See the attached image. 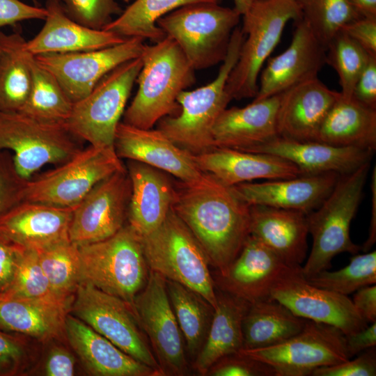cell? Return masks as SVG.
I'll return each instance as SVG.
<instances>
[{
  "mask_svg": "<svg viewBox=\"0 0 376 376\" xmlns=\"http://www.w3.org/2000/svg\"><path fill=\"white\" fill-rule=\"evenodd\" d=\"M171 208L223 275L250 235V205L208 174L201 182L175 185Z\"/></svg>",
  "mask_w": 376,
  "mask_h": 376,
  "instance_id": "1",
  "label": "cell"
},
{
  "mask_svg": "<svg viewBox=\"0 0 376 376\" xmlns=\"http://www.w3.org/2000/svg\"><path fill=\"white\" fill-rule=\"evenodd\" d=\"M138 90L123 113V123L152 129L162 118L174 116L180 107L178 95L196 81L195 70L171 37L145 45Z\"/></svg>",
  "mask_w": 376,
  "mask_h": 376,
  "instance_id": "2",
  "label": "cell"
},
{
  "mask_svg": "<svg viewBox=\"0 0 376 376\" xmlns=\"http://www.w3.org/2000/svg\"><path fill=\"white\" fill-rule=\"evenodd\" d=\"M244 37L237 26L231 35L226 56L214 79L194 90L180 93L177 99L180 112L165 116L157 123V130L191 155L214 148L213 127L231 101L226 92V84L238 59Z\"/></svg>",
  "mask_w": 376,
  "mask_h": 376,
  "instance_id": "3",
  "label": "cell"
},
{
  "mask_svg": "<svg viewBox=\"0 0 376 376\" xmlns=\"http://www.w3.org/2000/svg\"><path fill=\"white\" fill-rule=\"evenodd\" d=\"M370 162L351 173L340 175L337 182L321 205L307 214L308 233L313 246L301 271L306 278L331 267L338 254L358 253L361 247L350 235L367 179Z\"/></svg>",
  "mask_w": 376,
  "mask_h": 376,
  "instance_id": "4",
  "label": "cell"
},
{
  "mask_svg": "<svg viewBox=\"0 0 376 376\" xmlns=\"http://www.w3.org/2000/svg\"><path fill=\"white\" fill-rule=\"evenodd\" d=\"M141 240L149 270L194 291L215 310L217 296L208 259L172 208L162 224Z\"/></svg>",
  "mask_w": 376,
  "mask_h": 376,
  "instance_id": "5",
  "label": "cell"
},
{
  "mask_svg": "<svg viewBox=\"0 0 376 376\" xmlns=\"http://www.w3.org/2000/svg\"><path fill=\"white\" fill-rule=\"evenodd\" d=\"M78 248L80 283L116 296L134 310L149 274L141 236L127 224L106 240Z\"/></svg>",
  "mask_w": 376,
  "mask_h": 376,
  "instance_id": "6",
  "label": "cell"
},
{
  "mask_svg": "<svg viewBox=\"0 0 376 376\" xmlns=\"http://www.w3.org/2000/svg\"><path fill=\"white\" fill-rule=\"evenodd\" d=\"M300 19L296 0H253L242 15L244 40L226 84L230 99L255 97L262 67L290 20Z\"/></svg>",
  "mask_w": 376,
  "mask_h": 376,
  "instance_id": "7",
  "label": "cell"
},
{
  "mask_svg": "<svg viewBox=\"0 0 376 376\" xmlns=\"http://www.w3.org/2000/svg\"><path fill=\"white\" fill-rule=\"evenodd\" d=\"M241 14L219 3L200 2L180 7L159 18L157 25L178 45L195 70L225 59Z\"/></svg>",
  "mask_w": 376,
  "mask_h": 376,
  "instance_id": "8",
  "label": "cell"
},
{
  "mask_svg": "<svg viewBox=\"0 0 376 376\" xmlns=\"http://www.w3.org/2000/svg\"><path fill=\"white\" fill-rule=\"evenodd\" d=\"M64 123L40 120L20 111H0V151L13 152L17 176L28 180L46 164H61L81 148Z\"/></svg>",
  "mask_w": 376,
  "mask_h": 376,
  "instance_id": "9",
  "label": "cell"
},
{
  "mask_svg": "<svg viewBox=\"0 0 376 376\" xmlns=\"http://www.w3.org/2000/svg\"><path fill=\"white\" fill-rule=\"evenodd\" d=\"M125 169L114 148L90 145L54 169L24 180L20 202L74 209L97 183Z\"/></svg>",
  "mask_w": 376,
  "mask_h": 376,
  "instance_id": "10",
  "label": "cell"
},
{
  "mask_svg": "<svg viewBox=\"0 0 376 376\" xmlns=\"http://www.w3.org/2000/svg\"><path fill=\"white\" fill-rule=\"evenodd\" d=\"M142 65L141 56L107 74L87 95L73 104L65 122L67 128L93 146L114 148L118 125Z\"/></svg>",
  "mask_w": 376,
  "mask_h": 376,
  "instance_id": "11",
  "label": "cell"
},
{
  "mask_svg": "<svg viewBox=\"0 0 376 376\" xmlns=\"http://www.w3.org/2000/svg\"><path fill=\"white\" fill-rule=\"evenodd\" d=\"M70 313L130 357L164 375L134 308L123 299L81 282Z\"/></svg>",
  "mask_w": 376,
  "mask_h": 376,
  "instance_id": "12",
  "label": "cell"
},
{
  "mask_svg": "<svg viewBox=\"0 0 376 376\" xmlns=\"http://www.w3.org/2000/svg\"><path fill=\"white\" fill-rule=\"evenodd\" d=\"M239 352L269 364L275 376L311 375L318 368L351 359L341 330L308 320L300 332L281 343Z\"/></svg>",
  "mask_w": 376,
  "mask_h": 376,
  "instance_id": "13",
  "label": "cell"
},
{
  "mask_svg": "<svg viewBox=\"0 0 376 376\" xmlns=\"http://www.w3.org/2000/svg\"><path fill=\"white\" fill-rule=\"evenodd\" d=\"M134 310L163 375H186L188 363L185 340L164 278L149 270L147 282L135 298Z\"/></svg>",
  "mask_w": 376,
  "mask_h": 376,
  "instance_id": "14",
  "label": "cell"
},
{
  "mask_svg": "<svg viewBox=\"0 0 376 376\" xmlns=\"http://www.w3.org/2000/svg\"><path fill=\"white\" fill-rule=\"evenodd\" d=\"M270 296L298 317L334 326L345 335L368 326L347 296L311 284L301 266L289 267L274 283Z\"/></svg>",
  "mask_w": 376,
  "mask_h": 376,
  "instance_id": "15",
  "label": "cell"
},
{
  "mask_svg": "<svg viewBox=\"0 0 376 376\" xmlns=\"http://www.w3.org/2000/svg\"><path fill=\"white\" fill-rule=\"evenodd\" d=\"M131 182L126 168L97 183L73 209L69 240L79 246L106 240L127 219Z\"/></svg>",
  "mask_w": 376,
  "mask_h": 376,
  "instance_id": "16",
  "label": "cell"
},
{
  "mask_svg": "<svg viewBox=\"0 0 376 376\" xmlns=\"http://www.w3.org/2000/svg\"><path fill=\"white\" fill-rule=\"evenodd\" d=\"M144 40L129 38L105 48L65 54L34 56L58 80L73 103L87 95L109 72L141 56Z\"/></svg>",
  "mask_w": 376,
  "mask_h": 376,
  "instance_id": "17",
  "label": "cell"
},
{
  "mask_svg": "<svg viewBox=\"0 0 376 376\" xmlns=\"http://www.w3.org/2000/svg\"><path fill=\"white\" fill-rule=\"evenodd\" d=\"M113 147L120 159L148 164L185 184L201 182L208 175L198 167L191 153L178 146L157 129H142L120 122Z\"/></svg>",
  "mask_w": 376,
  "mask_h": 376,
  "instance_id": "18",
  "label": "cell"
},
{
  "mask_svg": "<svg viewBox=\"0 0 376 376\" xmlns=\"http://www.w3.org/2000/svg\"><path fill=\"white\" fill-rule=\"evenodd\" d=\"M295 22L292 38L288 48L270 58L259 75V84L253 100H260L318 77L326 62V48L318 40L301 19Z\"/></svg>",
  "mask_w": 376,
  "mask_h": 376,
  "instance_id": "19",
  "label": "cell"
},
{
  "mask_svg": "<svg viewBox=\"0 0 376 376\" xmlns=\"http://www.w3.org/2000/svg\"><path fill=\"white\" fill-rule=\"evenodd\" d=\"M73 208L21 201L0 215V234L27 249L70 241Z\"/></svg>",
  "mask_w": 376,
  "mask_h": 376,
  "instance_id": "20",
  "label": "cell"
},
{
  "mask_svg": "<svg viewBox=\"0 0 376 376\" xmlns=\"http://www.w3.org/2000/svg\"><path fill=\"white\" fill-rule=\"evenodd\" d=\"M340 95L318 77L281 93L277 113L279 136L298 141H317L326 116Z\"/></svg>",
  "mask_w": 376,
  "mask_h": 376,
  "instance_id": "21",
  "label": "cell"
},
{
  "mask_svg": "<svg viewBox=\"0 0 376 376\" xmlns=\"http://www.w3.org/2000/svg\"><path fill=\"white\" fill-rule=\"evenodd\" d=\"M339 175L334 172L301 175L260 183L246 182L231 188L249 205H265L308 214L328 196Z\"/></svg>",
  "mask_w": 376,
  "mask_h": 376,
  "instance_id": "22",
  "label": "cell"
},
{
  "mask_svg": "<svg viewBox=\"0 0 376 376\" xmlns=\"http://www.w3.org/2000/svg\"><path fill=\"white\" fill-rule=\"evenodd\" d=\"M288 267L250 235L226 272L217 274L216 283L221 291L251 304L271 298L272 287Z\"/></svg>",
  "mask_w": 376,
  "mask_h": 376,
  "instance_id": "23",
  "label": "cell"
},
{
  "mask_svg": "<svg viewBox=\"0 0 376 376\" xmlns=\"http://www.w3.org/2000/svg\"><path fill=\"white\" fill-rule=\"evenodd\" d=\"M281 93L253 100L244 107L225 109L212 130L214 148L249 152L278 135L277 113Z\"/></svg>",
  "mask_w": 376,
  "mask_h": 376,
  "instance_id": "24",
  "label": "cell"
},
{
  "mask_svg": "<svg viewBox=\"0 0 376 376\" xmlns=\"http://www.w3.org/2000/svg\"><path fill=\"white\" fill-rule=\"evenodd\" d=\"M249 152L274 155L295 164L301 175L334 172L339 175L356 170L370 161L375 150L357 147H343L318 141H298L281 136Z\"/></svg>",
  "mask_w": 376,
  "mask_h": 376,
  "instance_id": "25",
  "label": "cell"
},
{
  "mask_svg": "<svg viewBox=\"0 0 376 376\" xmlns=\"http://www.w3.org/2000/svg\"><path fill=\"white\" fill-rule=\"evenodd\" d=\"M192 155L203 173L228 187L257 179H285L301 175L292 162L267 153L213 148Z\"/></svg>",
  "mask_w": 376,
  "mask_h": 376,
  "instance_id": "26",
  "label": "cell"
},
{
  "mask_svg": "<svg viewBox=\"0 0 376 376\" xmlns=\"http://www.w3.org/2000/svg\"><path fill=\"white\" fill-rule=\"evenodd\" d=\"M47 11L40 31L25 42V49L33 56L90 51L125 41L115 33L95 30L78 24L65 13L58 0H47Z\"/></svg>",
  "mask_w": 376,
  "mask_h": 376,
  "instance_id": "27",
  "label": "cell"
},
{
  "mask_svg": "<svg viewBox=\"0 0 376 376\" xmlns=\"http://www.w3.org/2000/svg\"><path fill=\"white\" fill-rule=\"evenodd\" d=\"M250 235L288 267H300L308 249L307 214L298 210L250 205Z\"/></svg>",
  "mask_w": 376,
  "mask_h": 376,
  "instance_id": "28",
  "label": "cell"
},
{
  "mask_svg": "<svg viewBox=\"0 0 376 376\" xmlns=\"http://www.w3.org/2000/svg\"><path fill=\"white\" fill-rule=\"evenodd\" d=\"M126 169L131 182L128 224L142 237L166 219L173 202L175 185L165 172L139 162L128 160Z\"/></svg>",
  "mask_w": 376,
  "mask_h": 376,
  "instance_id": "29",
  "label": "cell"
},
{
  "mask_svg": "<svg viewBox=\"0 0 376 376\" xmlns=\"http://www.w3.org/2000/svg\"><path fill=\"white\" fill-rule=\"evenodd\" d=\"M65 330L68 343L92 375L159 376L70 313Z\"/></svg>",
  "mask_w": 376,
  "mask_h": 376,
  "instance_id": "30",
  "label": "cell"
},
{
  "mask_svg": "<svg viewBox=\"0 0 376 376\" xmlns=\"http://www.w3.org/2000/svg\"><path fill=\"white\" fill-rule=\"evenodd\" d=\"M72 304L0 295V329L40 342L65 340V318Z\"/></svg>",
  "mask_w": 376,
  "mask_h": 376,
  "instance_id": "31",
  "label": "cell"
},
{
  "mask_svg": "<svg viewBox=\"0 0 376 376\" xmlns=\"http://www.w3.org/2000/svg\"><path fill=\"white\" fill-rule=\"evenodd\" d=\"M217 296L207 335L194 362V369L203 375L219 359L243 347L242 320L250 303L221 290Z\"/></svg>",
  "mask_w": 376,
  "mask_h": 376,
  "instance_id": "32",
  "label": "cell"
},
{
  "mask_svg": "<svg viewBox=\"0 0 376 376\" xmlns=\"http://www.w3.org/2000/svg\"><path fill=\"white\" fill-rule=\"evenodd\" d=\"M317 141L375 150L376 109L361 104L352 96L345 98L340 94L326 116Z\"/></svg>",
  "mask_w": 376,
  "mask_h": 376,
  "instance_id": "33",
  "label": "cell"
},
{
  "mask_svg": "<svg viewBox=\"0 0 376 376\" xmlns=\"http://www.w3.org/2000/svg\"><path fill=\"white\" fill-rule=\"evenodd\" d=\"M306 320L272 298L251 303L242 320V349L281 343L300 332Z\"/></svg>",
  "mask_w": 376,
  "mask_h": 376,
  "instance_id": "34",
  "label": "cell"
},
{
  "mask_svg": "<svg viewBox=\"0 0 376 376\" xmlns=\"http://www.w3.org/2000/svg\"><path fill=\"white\" fill-rule=\"evenodd\" d=\"M25 42L19 33L0 31V111H19L28 98L31 75Z\"/></svg>",
  "mask_w": 376,
  "mask_h": 376,
  "instance_id": "35",
  "label": "cell"
},
{
  "mask_svg": "<svg viewBox=\"0 0 376 376\" xmlns=\"http://www.w3.org/2000/svg\"><path fill=\"white\" fill-rule=\"evenodd\" d=\"M166 285L187 350L195 359L205 340L214 310L200 295L182 284L166 280Z\"/></svg>",
  "mask_w": 376,
  "mask_h": 376,
  "instance_id": "36",
  "label": "cell"
},
{
  "mask_svg": "<svg viewBox=\"0 0 376 376\" xmlns=\"http://www.w3.org/2000/svg\"><path fill=\"white\" fill-rule=\"evenodd\" d=\"M119 16L103 30L125 38H140L157 42L165 36L157 25V20L170 12L185 5L200 3H219V0H133Z\"/></svg>",
  "mask_w": 376,
  "mask_h": 376,
  "instance_id": "37",
  "label": "cell"
},
{
  "mask_svg": "<svg viewBox=\"0 0 376 376\" xmlns=\"http://www.w3.org/2000/svg\"><path fill=\"white\" fill-rule=\"evenodd\" d=\"M27 58L31 75V88L19 111L40 120L65 123L74 103L56 78L28 52Z\"/></svg>",
  "mask_w": 376,
  "mask_h": 376,
  "instance_id": "38",
  "label": "cell"
},
{
  "mask_svg": "<svg viewBox=\"0 0 376 376\" xmlns=\"http://www.w3.org/2000/svg\"><path fill=\"white\" fill-rule=\"evenodd\" d=\"M300 19L326 48L345 26L361 17L347 0H296Z\"/></svg>",
  "mask_w": 376,
  "mask_h": 376,
  "instance_id": "39",
  "label": "cell"
},
{
  "mask_svg": "<svg viewBox=\"0 0 376 376\" xmlns=\"http://www.w3.org/2000/svg\"><path fill=\"white\" fill-rule=\"evenodd\" d=\"M36 251L53 291L63 297L74 299L80 283L78 246L68 241Z\"/></svg>",
  "mask_w": 376,
  "mask_h": 376,
  "instance_id": "40",
  "label": "cell"
},
{
  "mask_svg": "<svg viewBox=\"0 0 376 376\" xmlns=\"http://www.w3.org/2000/svg\"><path fill=\"white\" fill-rule=\"evenodd\" d=\"M372 57L343 30L329 42L326 49V62L338 75L342 97H352L360 75Z\"/></svg>",
  "mask_w": 376,
  "mask_h": 376,
  "instance_id": "41",
  "label": "cell"
},
{
  "mask_svg": "<svg viewBox=\"0 0 376 376\" xmlns=\"http://www.w3.org/2000/svg\"><path fill=\"white\" fill-rule=\"evenodd\" d=\"M355 254L347 265L329 272L322 270L306 278L311 284L344 295L376 283V251Z\"/></svg>",
  "mask_w": 376,
  "mask_h": 376,
  "instance_id": "42",
  "label": "cell"
},
{
  "mask_svg": "<svg viewBox=\"0 0 376 376\" xmlns=\"http://www.w3.org/2000/svg\"><path fill=\"white\" fill-rule=\"evenodd\" d=\"M5 297L58 301L72 304L74 299L56 294L38 260L37 251L24 249L19 259L13 281Z\"/></svg>",
  "mask_w": 376,
  "mask_h": 376,
  "instance_id": "43",
  "label": "cell"
},
{
  "mask_svg": "<svg viewBox=\"0 0 376 376\" xmlns=\"http://www.w3.org/2000/svg\"><path fill=\"white\" fill-rule=\"evenodd\" d=\"M65 14L86 27L103 30L123 10L116 0H58Z\"/></svg>",
  "mask_w": 376,
  "mask_h": 376,
  "instance_id": "44",
  "label": "cell"
},
{
  "mask_svg": "<svg viewBox=\"0 0 376 376\" xmlns=\"http://www.w3.org/2000/svg\"><path fill=\"white\" fill-rule=\"evenodd\" d=\"M207 373L213 376H275L269 364L239 352L219 359Z\"/></svg>",
  "mask_w": 376,
  "mask_h": 376,
  "instance_id": "45",
  "label": "cell"
},
{
  "mask_svg": "<svg viewBox=\"0 0 376 376\" xmlns=\"http://www.w3.org/2000/svg\"><path fill=\"white\" fill-rule=\"evenodd\" d=\"M23 336L0 329V376L15 375L25 368L29 350Z\"/></svg>",
  "mask_w": 376,
  "mask_h": 376,
  "instance_id": "46",
  "label": "cell"
},
{
  "mask_svg": "<svg viewBox=\"0 0 376 376\" xmlns=\"http://www.w3.org/2000/svg\"><path fill=\"white\" fill-rule=\"evenodd\" d=\"M313 376H375L376 352L375 347L361 352L355 359L316 368Z\"/></svg>",
  "mask_w": 376,
  "mask_h": 376,
  "instance_id": "47",
  "label": "cell"
},
{
  "mask_svg": "<svg viewBox=\"0 0 376 376\" xmlns=\"http://www.w3.org/2000/svg\"><path fill=\"white\" fill-rule=\"evenodd\" d=\"M23 181L15 171L12 157L0 152V215L20 202Z\"/></svg>",
  "mask_w": 376,
  "mask_h": 376,
  "instance_id": "48",
  "label": "cell"
},
{
  "mask_svg": "<svg viewBox=\"0 0 376 376\" xmlns=\"http://www.w3.org/2000/svg\"><path fill=\"white\" fill-rule=\"evenodd\" d=\"M45 8L26 4L20 0H0V28L29 19H45Z\"/></svg>",
  "mask_w": 376,
  "mask_h": 376,
  "instance_id": "49",
  "label": "cell"
},
{
  "mask_svg": "<svg viewBox=\"0 0 376 376\" xmlns=\"http://www.w3.org/2000/svg\"><path fill=\"white\" fill-rule=\"evenodd\" d=\"M24 249L0 234V295L10 288Z\"/></svg>",
  "mask_w": 376,
  "mask_h": 376,
  "instance_id": "50",
  "label": "cell"
},
{
  "mask_svg": "<svg viewBox=\"0 0 376 376\" xmlns=\"http://www.w3.org/2000/svg\"><path fill=\"white\" fill-rule=\"evenodd\" d=\"M371 56L376 57V18L360 17L342 29Z\"/></svg>",
  "mask_w": 376,
  "mask_h": 376,
  "instance_id": "51",
  "label": "cell"
},
{
  "mask_svg": "<svg viewBox=\"0 0 376 376\" xmlns=\"http://www.w3.org/2000/svg\"><path fill=\"white\" fill-rule=\"evenodd\" d=\"M74 355L63 346L50 349L43 364V373L47 376H72L75 373Z\"/></svg>",
  "mask_w": 376,
  "mask_h": 376,
  "instance_id": "52",
  "label": "cell"
},
{
  "mask_svg": "<svg viewBox=\"0 0 376 376\" xmlns=\"http://www.w3.org/2000/svg\"><path fill=\"white\" fill-rule=\"evenodd\" d=\"M361 104L376 109V58L372 57L360 75L352 95Z\"/></svg>",
  "mask_w": 376,
  "mask_h": 376,
  "instance_id": "53",
  "label": "cell"
},
{
  "mask_svg": "<svg viewBox=\"0 0 376 376\" xmlns=\"http://www.w3.org/2000/svg\"><path fill=\"white\" fill-rule=\"evenodd\" d=\"M352 301L358 313L368 324L376 322L375 284L357 290Z\"/></svg>",
  "mask_w": 376,
  "mask_h": 376,
  "instance_id": "54",
  "label": "cell"
},
{
  "mask_svg": "<svg viewBox=\"0 0 376 376\" xmlns=\"http://www.w3.org/2000/svg\"><path fill=\"white\" fill-rule=\"evenodd\" d=\"M345 338L350 358L368 348L375 347L376 322L354 334L345 335Z\"/></svg>",
  "mask_w": 376,
  "mask_h": 376,
  "instance_id": "55",
  "label": "cell"
},
{
  "mask_svg": "<svg viewBox=\"0 0 376 376\" xmlns=\"http://www.w3.org/2000/svg\"><path fill=\"white\" fill-rule=\"evenodd\" d=\"M372 191V211L370 224L368 230V236L366 242L361 248L363 251L368 252L376 241V168L372 173L371 180Z\"/></svg>",
  "mask_w": 376,
  "mask_h": 376,
  "instance_id": "56",
  "label": "cell"
},
{
  "mask_svg": "<svg viewBox=\"0 0 376 376\" xmlns=\"http://www.w3.org/2000/svg\"><path fill=\"white\" fill-rule=\"evenodd\" d=\"M347 1L361 17L376 18V0Z\"/></svg>",
  "mask_w": 376,
  "mask_h": 376,
  "instance_id": "57",
  "label": "cell"
},
{
  "mask_svg": "<svg viewBox=\"0 0 376 376\" xmlns=\"http://www.w3.org/2000/svg\"><path fill=\"white\" fill-rule=\"evenodd\" d=\"M234 8L242 15L249 8L253 0H233Z\"/></svg>",
  "mask_w": 376,
  "mask_h": 376,
  "instance_id": "58",
  "label": "cell"
},
{
  "mask_svg": "<svg viewBox=\"0 0 376 376\" xmlns=\"http://www.w3.org/2000/svg\"><path fill=\"white\" fill-rule=\"evenodd\" d=\"M123 1L125 2H130V1H132L133 0H123Z\"/></svg>",
  "mask_w": 376,
  "mask_h": 376,
  "instance_id": "59",
  "label": "cell"
}]
</instances>
